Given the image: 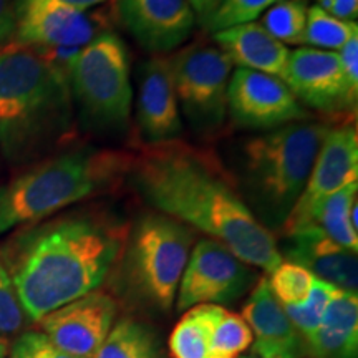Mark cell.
<instances>
[{
	"mask_svg": "<svg viewBox=\"0 0 358 358\" xmlns=\"http://www.w3.org/2000/svg\"><path fill=\"white\" fill-rule=\"evenodd\" d=\"M307 0H282L262 15L261 25L280 43L302 45L307 24Z\"/></svg>",
	"mask_w": 358,
	"mask_h": 358,
	"instance_id": "obj_26",
	"label": "cell"
},
{
	"mask_svg": "<svg viewBox=\"0 0 358 358\" xmlns=\"http://www.w3.org/2000/svg\"><path fill=\"white\" fill-rule=\"evenodd\" d=\"M315 277L306 267L282 261L268 277V287L282 306H301L307 301Z\"/></svg>",
	"mask_w": 358,
	"mask_h": 358,
	"instance_id": "obj_28",
	"label": "cell"
},
{
	"mask_svg": "<svg viewBox=\"0 0 358 358\" xmlns=\"http://www.w3.org/2000/svg\"><path fill=\"white\" fill-rule=\"evenodd\" d=\"M136 124L145 145H159L181 136L182 118L166 57L153 55L138 66Z\"/></svg>",
	"mask_w": 358,
	"mask_h": 358,
	"instance_id": "obj_16",
	"label": "cell"
},
{
	"mask_svg": "<svg viewBox=\"0 0 358 358\" xmlns=\"http://www.w3.org/2000/svg\"><path fill=\"white\" fill-rule=\"evenodd\" d=\"M128 227L103 209H80L20 227L0 248L29 322L77 301L106 282Z\"/></svg>",
	"mask_w": 358,
	"mask_h": 358,
	"instance_id": "obj_2",
	"label": "cell"
},
{
	"mask_svg": "<svg viewBox=\"0 0 358 358\" xmlns=\"http://www.w3.org/2000/svg\"><path fill=\"white\" fill-rule=\"evenodd\" d=\"M7 358H80L58 348L47 335L38 330L20 334L12 343Z\"/></svg>",
	"mask_w": 358,
	"mask_h": 358,
	"instance_id": "obj_31",
	"label": "cell"
},
{
	"mask_svg": "<svg viewBox=\"0 0 358 358\" xmlns=\"http://www.w3.org/2000/svg\"><path fill=\"white\" fill-rule=\"evenodd\" d=\"M194 237V229L166 214L138 217L111 272L116 294L136 308L168 313L176 302Z\"/></svg>",
	"mask_w": 358,
	"mask_h": 358,
	"instance_id": "obj_6",
	"label": "cell"
},
{
	"mask_svg": "<svg viewBox=\"0 0 358 358\" xmlns=\"http://www.w3.org/2000/svg\"><path fill=\"white\" fill-rule=\"evenodd\" d=\"M338 290L340 289L335 287V285L315 277L306 302L301 303V306H284V310L287 313L290 322L301 332L303 338L307 340L315 334V330L322 324V319H324L327 307H329L330 301Z\"/></svg>",
	"mask_w": 358,
	"mask_h": 358,
	"instance_id": "obj_27",
	"label": "cell"
},
{
	"mask_svg": "<svg viewBox=\"0 0 358 358\" xmlns=\"http://www.w3.org/2000/svg\"><path fill=\"white\" fill-rule=\"evenodd\" d=\"M131 158L108 148L80 146L30 164L0 187V236L116 189L127 181Z\"/></svg>",
	"mask_w": 358,
	"mask_h": 358,
	"instance_id": "obj_4",
	"label": "cell"
},
{
	"mask_svg": "<svg viewBox=\"0 0 358 358\" xmlns=\"http://www.w3.org/2000/svg\"><path fill=\"white\" fill-rule=\"evenodd\" d=\"M8 355V343L7 340L0 335V358H7Z\"/></svg>",
	"mask_w": 358,
	"mask_h": 358,
	"instance_id": "obj_37",
	"label": "cell"
},
{
	"mask_svg": "<svg viewBox=\"0 0 358 358\" xmlns=\"http://www.w3.org/2000/svg\"><path fill=\"white\" fill-rule=\"evenodd\" d=\"M327 12L340 20L355 22L358 15V0H330Z\"/></svg>",
	"mask_w": 358,
	"mask_h": 358,
	"instance_id": "obj_34",
	"label": "cell"
},
{
	"mask_svg": "<svg viewBox=\"0 0 358 358\" xmlns=\"http://www.w3.org/2000/svg\"><path fill=\"white\" fill-rule=\"evenodd\" d=\"M340 64H342L343 75L352 93L358 95V35L343 45L338 50Z\"/></svg>",
	"mask_w": 358,
	"mask_h": 358,
	"instance_id": "obj_32",
	"label": "cell"
},
{
	"mask_svg": "<svg viewBox=\"0 0 358 358\" xmlns=\"http://www.w3.org/2000/svg\"><path fill=\"white\" fill-rule=\"evenodd\" d=\"M306 345L307 358H358V295L338 290Z\"/></svg>",
	"mask_w": 358,
	"mask_h": 358,
	"instance_id": "obj_20",
	"label": "cell"
},
{
	"mask_svg": "<svg viewBox=\"0 0 358 358\" xmlns=\"http://www.w3.org/2000/svg\"><path fill=\"white\" fill-rule=\"evenodd\" d=\"M15 35V7L12 0H0V47L10 43Z\"/></svg>",
	"mask_w": 358,
	"mask_h": 358,
	"instance_id": "obj_33",
	"label": "cell"
},
{
	"mask_svg": "<svg viewBox=\"0 0 358 358\" xmlns=\"http://www.w3.org/2000/svg\"><path fill=\"white\" fill-rule=\"evenodd\" d=\"M95 358H163L158 335L145 322L124 317L110 330Z\"/></svg>",
	"mask_w": 358,
	"mask_h": 358,
	"instance_id": "obj_22",
	"label": "cell"
},
{
	"mask_svg": "<svg viewBox=\"0 0 358 358\" xmlns=\"http://www.w3.org/2000/svg\"><path fill=\"white\" fill-rule=\"evenodd\" d=\"M75 110L87 131L113 136L127 131L133 87L129 52L113 32L98 34L80 48L69 66Z\"/></svg>",
	"mask_w": 358,
	"mask_h": 358,
	"instance_id": "obj_7",
	"label": "cell"
},
{
	"mask_svg": "<svg viewBox=\"0 0 358 358\" xmlns=\"http://www.w3.org/2000/svg\"><path fill=\"white\" fill-rule=\"evenodd\" d=\"M237 358H259V357L254 355V353H250V355H239Z\"/></svg>",
	"mask_w": 358,
	"mask_h": 358,
	"instance_id": "obj_38",
	"label": "cell"
},
{
	"mask_svg": "<svg viewBox=\"0 0 358 358\" xmlns=\"http://www.w3.org/2000/svg\"><path fill=\"white\" fill-rule=\"evenodd\" d=\"M358 181L327 198L313 211L308 227L319 229L330 239L352 252L358 250L357 227L352 224V213L357 208Z\"/></svg>",
	"mask_w": 358,
	"mask_h": 358,
	"instance_id": "obj_21",
	"label": "cell"
},
{
	"mask_svg": "<svg viewBox=\"0 0 358 358\" xmlns=\"http://www.w3.org/2000/svg\"><path fill=\"white\" fill-rule=\"evenodd\" d=\"M357 22L340 20L319 6L308 7L302 45H308L317 50L338 52L348 40L357 37Z\"/></svg>",
	"mask_w": 358,
	"mask_h": 358,
	"instance_id": "obj_24",
	"label": "cell"
},
{
	"mask_svg": "<svg viewBox=\"0 0 358 358\" xmlns=\"http://www.w3.org/2000/svg\"><path fill=\"white\" fill-rule=\"evenodd\" d=\"M252 332L239 313L214 307L211 350L214 358H237L252 345Z\"/></svg>",
	"mask_w": 358,
	"mask_h": 358,
	"instance_id": "obj_25",
	"label": "cell"
},
{
	"mask_svg": "<svg viewBox=\"0 0 358 358\" xmlns=\"http://www.w3.org/2000/svg\"><path fill=\"white\" fill-rule=\"evenodd\" d=\"M27 322L29 319L20 303L15 285L0 259V335L20 332Z\"/></svg>",
	"mask_w": 358,
	"mask_h": 358,
	"instance_id": "obj_30",
	"label": "cell"
},
{
	"mask_svg": "<svg viewBox=\"0 0 358 358\" xmlns=\"http://www.w3.org/2000/svg\"><path fill=\"white\" fill-rule=\"evenodd\" d=\"M58 2L65 3V6L75 8V10L87 12L88 8L100 6V3H105L106 0H58Z\"/></svg>",
	"mask_w": 358,
	"mask_h": 358,
	"instance_id": "obj_36",
	"label": "cell"
},
{
	"mask_svg": "<svg viewBox=\"0 0 358 358\" xmlns=\"http://www.w3.org/2000/svg\"><path fill=\"white\" fill-rule=\"evenodd\" d=\"M127 179L156 211L226 245L248 266L271 274L284 261L275 237L209 151L179 140L143 145Z\"/></svg>",
	"mask_w": 358,
	"mask_h": 358,
	"instance_id": "obj_1",
	"label": "cell"
},
{
	"mask_svg": "<svg viewBox=\"0 0 358 358\" xmlns=\"http://www.w3.org/2000/svg\"><path fill=\"white\" fill-rule=\"evenodd\" d=\"M227 115L237 127L259 131L307 120V110L282 80L245 69L231 77Z\"/></svg>",
	"mask_w": 358,
	"mask_h": 358,
	"instance_id": "obj_11",
	"label": "cell"
},
{
	"mask_svg": "<svg viewBox=\"0 0 358 358\" xmlns=\"http://www.w3.org/2000/svg\"><path fill=\"white\" fill-rule=\"evenodd\" d=\"M213 40L237 69L271 75L285 83L290 50L261 24L250 22L219 30L213 34Z\"/></svg>",
	"mask_w": 358,
	"mask_h": 358,
	"instance_id": "obj_19",
	"label": "cell"
},
{
	"mask_svg": "<svg viewBox=\"0 0 358 358\" xmlns=\"http://www.w3.org/2000/svg\"><path fill=\"white\" fill-rule=\"evenodd\" d=\"M116 12L128 34L153 55L181 47L198 22L187 0H116Z\"/></svg>",
	"mask_w": 358,
	"mask_h": 358,
	"instance_id": "obj_15",
	"label": "cell"
},
{
	"mask_svg": "<svg viewBox=\"0 0 358 358\" xmlns=\"http://www.w3.org/2000/svg\"><path fill=\"white\" fill-rule=\"evenodd\" d=\"M15 35L12 42L35 48H82L101 30L87 12L58 0H15Z\"/></svg>",
	"mask_w": 358,
	"mask_h": 358,
	"instance_id": "obj_13",
	"label": "cell"
},
{
	"mask_svg": "<svg viewBox=\"0 0 358 358\" xmlns=\"http://www.w3.org/2000/svg\"><path fill=\"white\" fill-rule=\"evenodd\" d=\"M75 133L69 73L32 48L0 47V153L29 166L60 150Z\"/></svg>",
	"mask_w": 358,
	"mask_h": 358,
	"instance_id": "obj_3",
	"label": "cell"
},
{
	"mask_svg": "<svg viewBox=\"0 0 358 358\" xmlns=\"http://www.w3.org/2000/svg\"><path fill=\"white\" fill-rule=\"evenodd\" d=\"M214 307L203 303L187 308L169 335L173 358H214L211 350Z\"/></svg>",
	"mask_w": 358,
	"mask_h": 358,
	"instance_id": "obj_23",
	"label": "cell"
},
{
	"mask_svg": "<svg viewBox=\"0 0 358 358\" xmlns=\"http://www.w3.org/2000/svg\"><path fill=\"white\" fill-rule=\"evenodd\" d=\"M285 256L290 262L306 267L317 279L329 282L345 292L357 294V252L342 248L322 231L308 227L289 234Z\"/></svg>",
	"mask_w": 358,
	"mask_h": 358,
	"instance_id": "obj_18",
	"label": "cell"
},
{
	"mask_svg": "<svg viewBox=\"0 0 358 358\" xmlns=\"http://www.w3.org/2000/svg\"><path fill=\"white\" fill-rule=\"evenodd\" d=\"M118 301L103 290H93L45 315L40 332L70 355L95 358L118 317Z\"/></svg>",
	"mask_w": 358,
	"mask_h": 358,
	"instance_id": "obj_12",
	"label": "cell"
},
{
	"mask_svg": "<svg viewBox=\"0 0 358 358\" xmlns=\"http://www.w3.org/2000/svg\"><path fill=\"white\" fill-rule=\"evenodd\" d=\"M358 181V134L355 124L330 128L325 134L301 198L285 219V234L308 226L313 211L327 198Z\"/></svg>",
	"mask_w": 358,
	"mask_h": 358,
	"instance_id": "obj_10",
	"label": "cell"
},
{
	"mask_svg": "<svg viewBox=\"0 0 358 358\" xmlns=\"http://www.w3.org/2000/svg\"><path fill=\"white\" fill-rule=\"evenodd\" d=\"M282 0H221L211 15L203 22L208 32H219L234 25L250 24Z\"/></svg>",
	"mask_w": 358,
	"mask_h": 358,
	"instance_id": "obj_29",
	"label": "cell"
},
{
	"mask_svg": "<svg viewBox=\"0 0 358 358\" xmlns=\"http://www.w3.org/2000/svg\"><path fill=\"white\" fill-rule=\"evenodd\" d=\"M252 267L214 239H201L191 249L176 294V310L211 303L226 306L243 299L257 282Z\"/></svg>",
	"mask_w": 358,
	"mask_h": 358,
	"instance_id": "obj_9",
	"label": "cell"
},
{
	"mask_svg": "<svg viewBox=\"0 0 358 358\" xmlns=\"http://www.w3.org/2000/svg\"><path fill=\"white\" fill-rule=\"evenodd\" d=\"M243 319L252 332V353L259 358H306V338L290 322L284 306L272 294L266 277L259 279L243 307Z\"/></svg>",
	"mask_w": 358,
	"mask_h": 358,
	"instance_id": "obj_17",
	"label": "cell"
},
{
	"mask_svg": "<svg viewBox=\"0 0 358 358\" xmlns=\"http://www.w3.org/2000/svg\"><path fill=\"white\" fill-rule=\"evenodd\" d=\"M285 85L299 101L322 113H355L357 110L358 95L348 88L338 52L292 50Z\"/></svg>",
	"mask_w": 358,
	"mask_h": 358,
	"instance_id": "obj_14",
	"label": "cell"
},
{
	"mask_svg": "<svg viewBox=\"0 0 358 358\" xmlns=\"http://www.w3.org/2000/svg\"><path fill=\"white\" fill-rule=\"evenodd\" d=\"M179 108L192 131L211 138L227 118L232 62L216 45L191 43L168 58Z\"/></svg>",
	"mask_w": 358,
	"mask_h": 358,
	"instance_id": "obj_8",
	"label": "cell"
},
{
	"mask_svg": "<svg viewBox=\"0 0 358 358\" xmlns=\"http://www.w3.org/2000/svg\"><path fill=\"white\" fill-rule=\"evenodd\" d=\"M187 2H189L191 8L194 10L196 19L203 24V22L216 10V7L219 6L221 0H187Z\"/></svg>",
	"mask_w": 358,
	"mask_h": 358,
	"instance_id": "obj_35",
	"label": "cell"
},
{
	"mask_svg": "<svg viewBox=\"0 0 358 358\" xmlns=\"http://www.w3.org/2000/svg\"><path fill=\"white\" fill-rule=\"evenodd\" d=\"M329 127L290 123L249 138L241 150V194L254 216L284 224L301 198Z\"/></svg>",
	"mask_w": 358,
	"mask_h": 358,
	"instance_id": "obj_5",
	"label": "cell"
}]
</instances>
